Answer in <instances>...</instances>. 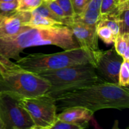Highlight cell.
<instances>
[{
  "mask_svg": "<svg viewBox=\"0 0 129 129\" xmlns=\"http://www.w3.org/2000/svg\"><path fill=\"white\" fill-rule=\"evenodd\" d=\"M57 111L82 107L93 113L103 109L129 108V89L117 84L99 82L68 93L55 99Z\"/></svg>",
  "mask_w": 129,
  "mask_h": 129,
  "instance_id": "6da1fadb",
  "label": "cell"
},
{
  "mask_svg": "<svg viewBox=\"0 0 129 129\" xmlns=\"http://www.w3.org/2000/svg\"><path fill=\"white\" fill-rule=\"evenodd\" d=\"M47 45L64 50L81 47L72 30L66 25L45 28L28 26L17 35L0 38V55L16 60L26 48Z\"/></svg>",
  "mask_w": 129,
  "mask_h": 129,
  "instance_id": "7a4b0ae2",
  "label": "cell"
},
{
  "mask_svg": "<svg viewBox=\"0 0 129 129\" xmlns=\"http://www.w3.org/2000/svg\"><path fill=\"white\" fill-rule=\"evenodd\" d=\"M46 79L0 55V93L20 98L45 94L49 88Z\"/></svg>",
  "mask_w": 129,
  "mask_h": 129,
  "instance_id": "3957f363",
  "label": "cell"
},
{
  "mask_svg": "<svg viewBox=\"0 0 129 129\" xmlns=\"http://www.w3.org/2000/svg\"><path fill=\"white\" fill-rule=\"evenodd\" d=\"M101 50L93 51L83 47L64 50L54 54H31L15 62L26 70L38 74L49 70L91 64L95 68Z\"/></svg>",
  "mask_w": 129,
  "mask_h": 129,
  "instance_id": "277c9868",
  "label": "cell"
},
{
  "mask_svg": "<svg viewBox=\"0 0 129 129\" xmlns=\"http://www.w3.org/2000/svg\"><path fill=\"white\" fill-rule=\"evenodd\" d=\"M37 74L49 82L50 86L45 94L54 99L83 87L104 81L91 64L45 71Z\"/></svg>",
  "mask_w": 129,
  "mask_h": 129,
  "instance_id": "5b68a950",
  "label": "cell"
},
{
  "mask_svg": "<svg viewBox=\"0 0 129 129\" xmlns=\"http://www.w3.org/2000/svg\"><path fill=\"white\" fill-rule=\"evenodd\" d=\"M20 104L34 122L33 129H50L57 118L55 99L44 94L31 98H21Z\"/></svg>",
  "mask_w": 129,
  "mask_h": 129,
  "instance_id": "8992f818",
  "label": "cell"
},
{
  "mask_svg": "<svg viewBox=\"0 0 129 129\" xmlns=\"http://www.w3.org/2000/svg\"><path fill=\"white\" fill-rule=\"evenodd\" d=\"M20 98L0 93V119L3 129H33L34 122Z\"/></svg>",
  "mask_w": 129,
  "mask_h": 129,
  "instance_id": "52a82bcc",
  "label": "cell"
},
{
  "mask_svg": "<svg viewBox=\"0 0 129 129\" xmlns=\"http://www.w3.org/2000/svg\"><path fill=\"white\" fill-rule=\"evenodd\" d=\"M123 60L114 47L105 51L102 50L96 64V71L104 81L118 84L120 68Z\"/></svg>",
  "mask_w": 129,
  "mask_h": 129,
  "instance_id": "ba28073f",
  "label": "cell"
},
{
  "mask_svg": "<svg viewBox=\"0 0 129 129\" xmlns=\"http://www.w3.org/2000/svg\"><path fill=\"white\" fill-rule=\"evenodd\" d=\"M30 17V11H16L10 15H0V38L14 36L25 30Z\"/></svg>",
  "mask_w": 129,
  "mask_h": 129,
  "instance_id": "9c48e42d",
  "label": "cell"
},
{
  "mask_svg": "<svg viewBox=\"0 0 129 129\" xmlns=\"http://www.w3.org/2000/svg\"><path fill=\"white\" fill-rule=\"evenodd\" d=\"M69 27L73 31L74 36L81 47L93 51L100 50L98 47V36L96 33V28L74 21Z\"/></svg>",
  "mask_w": 129,
  "mask_h": 129,
  "instance_id": "30bf717a",
  "label": "cell"
},
{
  "mask_svg": "<svg viewBox=\"0 0 129 129\" xmlns=\"http://www.w3.org/2000/svg\"><path fill=\"white\" fill-rule=\"evenodd\" d=\"M93 113L82 107H72L63 110L57 115V118L70 123H78L86 127V125L93 117Z\"/></svg>",
  "mask_w": 129,
  "mask_h": 129,
  "instance_id": "8fae6325",
  "label": "cell"
},
{
  "mask_svg": "<svg viewBox=\"0 0 129 129\" xmlns=\"http://www.w3.org/2000/svg\"><path fill=\"white\" fill-rule=\"evenodd\" d=\"M116 17L119 24V34L129 33V0L120 2Z\"/></svg>",
  "mask_w": 129,
  "mask_h": 129,
  "instance_id": "7c38bea8",
  "label": "cell"
},
{
  "mask_svg": "<svg viewBox=\"0 0 129 129\" xmlns=\"http://www.w3.org/2000/svg\"><path fill=\"white\" fill-rule=\"evenodd\" d=\"M101 13L100 11L85 9L81 15L74 16L73 21L81 23L84 25L92 27H97V25L100 18Z\"/></svg>",
  "mask_w": 129,
  "mask_h": 129,
  "instance_id": "4fadbf2b",
  "label": "cell"
},
{
  "mask_svg": "<svg viewBox=\"0 0 129 129\" xmlns=\"http://www.w3.org/2000/svg\"><path fill=\"white\" fill-rule=\"evenodd\" d=\"M26 25L31 27H52L57 25H64L61 22L45 17L37 13L31 12V17Z\"/></svg>",
  "mask_w": 129,
  "mask_h": 129,
  "instance_id": "5bb4252c",
  "label": "cell"
},
{
  "mask_svg": "<svg viewBox=\"0 0 129 129\" xmlns=\"http://www.w3.org/2000/svg\"><path fill=\"white\" fill-rule=\"evenodd\" d=\"M114 49L123 60H129V33L119 34L115 39Z\"/></svg>",
  "mask_w": 129,
  "mask_h": 129,
  "instance_id": "9a60e30c",
  "label": "cell"
},
{
  "mask_svg": "<svg viewBox=\"0 0 129 129\" xmlns=\"http://www.w3.org/2000/svg\"><path fill=\"white\" fill-rule=\"evenodd\" d=\"M102 26H107L110 28L115 37H117L119 34L120 26L115 15H101L100 18L97 25V27Z\"/></svg>",
  "mask_w": 129,
  "mask_h": 129,
  "instance_id": "2e32d148",
  "label": "cell"
},
{
  "mask_svg": "<svg viewBox=\"0 0 129 129\" xmlns=\"http://www.w3.org/2000/svg\"><path fill=\"white\" fill-rule=\"evenodd\" d=\"M120 2V0H102L100 8L101 15L116 16Z\"/></svg>",
  "mask_w": 129,
  "mask_h": 129,
  "instance_id": "e0dca14e",
  "label": "cell"
},
{
  "mask_svg": "<svg viewBox=\"0 0 129 129\" xmlns=\"http://www.w3.org/2000/svg\"><path fill=\"white\" fill-rule=\"evenodd\" d=\"M118 84L122 87L129 85V60H123L121 64L118 74Z\"/></svg>",
  "mask_w": 129,
  "mask_h": 129,
  "instance_id": "ac0fdd59",
  "label": "cell"
},
{
  "mask_svg": "<svg viewBox=\"0 0 129 129\" xmlns=\"http://www.w3.org/2000/svg\"><path fill=\"white\" fill-rule=\"evenodd\" d=\"M17 11H30L31 12L39 7L44 1L43 0H17Z\"/></svg>",
  "mask_w": 129,
  "mask_h": 129,
  "instance_id": "d6986e66",
  "label": "cell"
},
{
  "mask_svg": "<svg viewBox=\"0 0 129 129\" xmlns=\"http://www.w3.org/2000/svg\"><path fill=\"white\" fill-rule=\"evenodd\" d=\"M96 33L98 37L100 38L106 44L113 43L116 37L112 30L107 26H98L96 27Z\"/></svg>",
  "mask_w": 129,
  "mask_h": 129,
  "instance_id": "ffe728a7",
  "label": "cell"
},
{
  "mask_svg": "<svg viewBox=\"0 0 129 129\" xmlns=\"http://www.w3.org/2000/svg\"><path fill=\"white\" fill-rule=\"evenodd\" d=\"M32 11L33 12L40 14V15H42V16H45V17H47L49 18L53 19V20H56V21L61 22L62 23L61 20H60L58 16H57L56 15L49 9V8L48 7V6L47 5L46 3H45V1H43L42 3L39 7L37 8L35 10H34V11ZM63 25H64V24H63Z\"/></svg>",
  "mask_w": 129,
  "mask_h": 129,
  "instance_id": "44dd1931",
  "label": "cell"
},
{
  "mask_svg": "<svg viewBox=\"0 0 129 129\" xmlns=\"http://www.w3.org/2000/svg\"><path fill=\"white\" fill-rule=\"evenodd\" d=\"M84 128L85 127L83 125L67 122L56 118L50 129H82Z\"/></svg>",
  "mask_w": 129,
  "mask_h": 129,
  "instance_id": "7402d4cb",
  "label": "cell"
},
{
  "mask_svg": "<svg viewBox=\"0 0 129 129\" xmlns=\"http://www.w3.org/2000/svg\"><path fill=\"white\" fill-rule=\"evenodd\" d=\"M18 1L10 2H0V15H6L13 13L17 11Z\"/></svg>",
  "mask_w": 129,
  "mask_h": 129,
  "instance_id": "603a6c76",
  "label": "cell"
},
{
  "mask_svg": "<svg viewBox=\"0 0 129 129\" xmlns=\"http://www.w3.org/2000/svg\"><path fill=\"white\" fill-rule=\"evenodd\" d=\"M60 8L64 11V15L66 17L73 18L74 16V13L73 11V6H72L71 0H54Z\"/></svg>",
  "mask_w": 129,
  "mask_h": 129,
  "instance_id": "cb8c5ba5",
  "label": "cell"
},
{
  "mask_svg": "<svg viewBox=\"0 0 129 129\" xmlns=\"http://www.w3.org/2000/svg\"><path fill=\"white\" fill-rule=\"evenodd\" d=\"M91 0H71L74 16L81 15L87 7Z\"/></svg>",
  "mask_w": 129,
  "mask_h": 129,
  "instance_id": "d4e9b609",
  "label": "cell"
},
{
  "mask_svg": "<svg viewBox=\"0 0 129 129\" xmlns=\"http://www.w3.org/2000/svg\"><path fill=\"white\" fill-rule=\"evenodd\" d=\"M15 0H0V2H10V1H13Z\"/></svg>",
  "mask_w": 129,
  "mask_h": 129,
  "instance_id": "484cf974",
  "label": "cell"
},
{
  "mask_svg": "<svg viewBox=\"0 0 129 129\" xmlns=\"http://www.w3.org/2000/svg\"><path fill=\"white\" fill-rule=\"evenodd\" d=\"M0 129H3V125H2V123H1V119H0Z\"/></svg>",
  "mask_w": 129,
  "mask_h": 129,
  "instance_id": "4316f807",
  "label": "cell"
},
{
  "mask_svg": "<svg viewBox=\"0 0 129 129\" xmlns=\"http://www.w3.org/2000/svg\"><path fill=\"white\" fill-rule=\"evenodd\" d=\"M43 1H47L48 0H43Z\"/></svg>",
  "mask_w": 129,
  "mask_h": 129,
  "instance_id": "83f0119b",
  "label": "cell"
},
{
  "mask_svg": "<svg viewBox=\"0 0 129 129\" xmlns=\"http://www.w3.org/2000/svg\"><path fill=\"white\" fill-rule=\"evenodd\" d=\"M48 1H54V0H48Z\"/></svg>",
  "mask_w": 129,
  "mask_h": 129,
  "instance_id": "f1b7e54d",
  "label": "cell"
},
{
  "mask_svg": "<svg viewBox=\"0 0 129 129\" xmlns=\"http://www.w3.org/2000/svg\"><path fill=\"white\" fill-rule=\"evenodd\" d=\"M124 1V0H120V1Z\"/></svg>",
  "mask_w": 129,
  "mask_h": 129,
  "instance_id": "f546056e",
  "label": "cell"
}]
</instances>
